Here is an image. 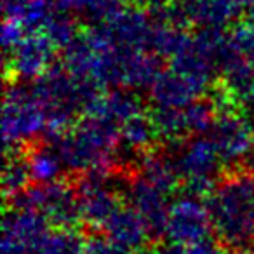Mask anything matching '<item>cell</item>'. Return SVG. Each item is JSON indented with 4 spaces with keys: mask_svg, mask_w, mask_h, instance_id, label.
I'll return each instance as SVG.
<instances>
[{
    "mask_svg": "<svg viewBox=\"0 0 254 254\" xmlns=\"http://www.w3.org/2000/svg\"><path fill=\"white\" fill-rule=\"evenodd\" d=\"M212 232L230 249L254 251V171L235 169L207 197Z\"/></svg>",
    "mask_w": 254,
    "mask_h": 254,
    "instance_id": "6da1fadb",
    "label": "cell"
},
{
    "mask_svg": "<svg viewBox=\"0 0 254 254\" xmlns=\"http://www.w3.org/2000/svg\"><path fill=\"white\" fill-rule=\"evenodd\" d=\"M120 127L108 120L85 115L53 143L64 167L78 176L94 169H112L117 162Z\"/></svg>",
    "mask_w": 254,
    "mask_h": 254,
    "instance_id": "7a4b0ae2",
    "label": "cell"
},
{
    "mask_svg": "<svg viewBox=\"0 0 254 254\" xmlns=\"http://www.w3.org/2000/svg\"><path fill=\"white\" fill-rule=\"evenodd\" d=\"M47 132V117L32 87L12 80L7 84L2 108V139L5 150H25L26 145Z\"/></svg>",
    "mask_w": 254,
    "mask_h": 254,
    "instance_id": "3957f363",
    "label": "cell"
},
{
    "mask_svg": "<svg viewBox=\"0 0 254 254\" xmlns=\"http://www.w3.org/2000/svg\"><path fill=\"white\" fill-rule=\"evenodd\" d=\"M9 205L37 211L56 228H73L80 221L78 195L66 181L30 187L26 191L9 198Z\"/></svg>",
    "mask_w": 254,
    "mask_h": 254,
    "instance_id": "277c9868",
    "label": "cell"
},
{
    "mask_svg": "<svg viewBox=\"0 0 254 254\" xmlns=\"http://www.w3.org/2000/svg\"><path fill=\"white\" fill-rule=\"evenodd\" d=\"M112 169H94L77 178L75 191L78 195L80 219L94 230H103L120 209L119 195L112 185Z\"/></svg>",
    "mask_w": 254,
    "mask_h": 254,
    "instance_id": "5b68a950",
    "label": "cell"
},
{
    "mask_svg": "<svg viewBox=\"0 0 254 254\" xmlns=\"http://www.w3.org/2000/svg\"><path fill=\"white\" fill-rule=\"evenodd\" d=\"M211 232L212 223L207 204H202L200 198L185 195L171 204L166 226V237L171 240V244L178 246L200 244L205 242Z\"/></svg>",
    "mask_w": 254,
    "mask_h": 254,
    "instance_id": "8992f818",
    "label": "cell"
},
{
    "mask_svg": "<svg viewBox=\"0 0 254 254\" xmlns=\"http://www.w3.org/2000/svg\"><path fill=\"white\" fill-rule=\"evenodd\" d=\"M42 214L30 209L11 207L4 216L2 254H35L37 246L49 232Z\"/></svg>",
    "mask_w": 254,
    "mask_h": 254,
    "instance_id": "52a82bcc",
    "label": "cell"
},
{
    "mask_svg": "<svg viewBox=\"0 0 254 254\" xmlns=\"http://www.w3.org/2000/svg\"><path fill=\"white\" fill-rule=\"evenodd\" d=\"M209 139L214 143L221 162H242L254 146L253 126L247 117L237 112L221 113L216 117L214 126L209 131Z\"/></svg>",
    "mask_w": 254,
    "mask_h": 254,
    "instance_id": "ba28073f",
    "label": "cell"
},
{
    "mask_svg": "<svg viewBox=\"0 0 254 254\" xmlns=\"http://www.w3.org/2000/svg\"><path fill=\"white\" fill-rule=\"evenodd\" d=\"M54 56L56 47L44 33H28L11 58L5 60V71H11L19 82L39 80L54 66Z\"/></svg>",
    "mask_w": 254,
    "mask_h": 254,
    "instance_id": "9c48e42d",
    "label": "cell"
},
{
    "mask_svg": "<svg viewBox=\"0 0 254 254\" xmlns=\"http://www.w3.org/2000/svg\"><path fill=\"white\" fill-rule=\"evenodd\" d=\"M178 167L181 180H212L221 166V157L209 136H193L176 145V152L171 155Z\"/></svg>",
    "mask_w": 254,
    "mask_h": 254,
    "instance_id": "30bf717a",
    "label": "cell"
},
{
    "mask_svg": "<svg viewBox=\"0 0 254 254\" xmlns=\"http://www.w3.org/2000/svg\"><path fill=\"white\" fill-rule=\"evenodd\" d=\"M99 26L117 46L150 53V42H152L155 23L145 9H139L136 5L124 7L112 21Z\"/></svg>",
    "mask_w": 254,
    "mask_h": 254,
    "instance_id": "8fae6325",
    "label": "cell"
},
{
    "mask_svg": "<svg viewBox=\"0 0 254 254\" xmlns=\"http://www.w3.org/2000/svg\"><path fill=\"white\" fill-rule=\"evenodd\" d=\"M126 195L129 205L136 209L148 225L152 237L166 235L167 218H169L171 209V205H167V195L157 190L141 176H131L127 180Z\"/></svg>",
    "mask_w": 254,
    "mask_h": 254,
    "instance_id": "7c38bea8",
    "label": "cell"
},
{
    "mask_svg": "<svg viewBox=\"0 0 254 254\" xmlns=\"http://www.w3.org/2000/svg\"><path fill=\"white\" fill-rule=\"evenodd\" d=\"M218 64L223 73V85L237 105L254 112V56L244 58L228 46V39L219 54Z\"/></svg>",
    "mask_w": 254,
    "mask_h": 254,
    "instance_id": "4fadbf2b",
    "label": "cell"
},
{
    "mask_svg": "<svg viewBox=\"0 0 254 254\" xmlns=\"http://www.w3.org/2000/svg\"><path fill=\"white\" fill-rule=\"evenodd\" d=\"M216 68H219L218 60L197 42L195 35H190L187 44L171 58V70L193 82L202 91L214 78Z\"/></svg>",
    "mask_w": 254,
    "mask_h": 254,
    "instance_id": "5bb4252c",
    "label": "cell"
},
{
    "mask_svg": "<svg viewBox=\"0 0 254 254\" xmlns=\"http://www.w3.org/2000/svg\"><path fill=\"white\" fill-rule=\"evenodd\" d=\"M202 89L181 77L180 73L169 70L162 71L150 87V101L153 108H174L183 110L202 96Z\"/></svg>",
    "mask_w": 254,
    "mask_h": 254,
    "instance_id": "9a60e30c",
    "label": "cell"
},
{
    "mask_svg": "<svg viewBox=\"0 0 254 254\" xmlns=\"http://www.w3.org/2000/svg\"><path fill=\"white\" fill-rule=\"evenodd\" d=\"M103 232H105L106 239L131 251L141 249L152 237L145 219L131 205H127V207L120 205L119 211L105 225Z\"/></svg>",
    "mask_w": 254,
    "mask_h": 254,
    "instance_id": "2e32d148",
    "label": "cell"
},
{
    "mask_svg": "<svg viewBox=\"0 0 254 254\" xmlns=\"http://www.w3.org/2000/svg\"><path fill=\"white\" fill-rule=\"evenodd\" d=\"M242 0H193L188 4L191 23L198 28L226 30L244 12Z\"/></svg>",
    "mask_w": 254,
    "mask_h": 254,
    "instance_id": "e0dca14e",
    "label": "cell"
},
{
    "mask_svg": "<svg viewBox=\"0 0 254 254\" xmlns=\"http://www.w3.org/2000/svg\"><path fill=\"white\" fill-rule=\"evenodd\" d=\"M141 99L131 89H112L99 96L87 115L108 120L115 126H122L127 120L141 113Z\"/></svg>",
    "mask_w": 254,
    "mask_h": 254,
    "instance_id": "ac0fdd59",
    "label": "cell"
},
{
    "mask_svg": "<svg viewBox=\"0 0 254 254\" xmlns=\"http://www.w3.org/2000/svg\"><path fill=\"white\" fill-rule=\"evenodd\" d=\"M136 162H138L139 176L162 193L169 195L180 187L181 176L173 157L167 153H159L152 150V152L141 153Z\"/></svg>",
    "mask_w": 254,
    "mask_h": 254,
    "instance_id": "d6986e66",
    "label": "cell"
},
{
    "mask_svg": "<svg viewBox=\"0 0 254 254\" xmlns=\"http://www.w3.org/2000/svg\"><path fill=\"white\" fill-rule=\"evenodd\" d=\"M58 11L77 14L92 23V26L112 21L124 9L122 0H54Z\"/></svg>",
    "mask_w": 254,
    "mask_h": 254,
    "instance_id": "ffe728a7",
    "label": "cell"
},
{
    "mask_svg": "<svg viewBox=\"0 0 254 254\" xmlns=\"http://www.w3.org/2000/svg\"><path fill=\"white\" fill-rule=\"evenodd\" d=\"M32 181L37 185H49L60 181L63 169H66L58 150L53 145H35L26 152Z\"/></svg>",
    "mask_w": 254,
    "mask_h": 254,
    "instance_id": "44dd1931",
    "label": "cell"
},
{
    "mask_svg": "<svg viewBox=\"0 0 254 254\" xmlns=\"http://www.w3.org/2000/svg\"><path fill=\"white\" fill-rule=\"evenodd\" d=\"M157 138L159 134H157L152 119L143 113L132 117L131 120L120 126V141H124V148L136 155L152 152Z\"/></svg>",
    "mask_w": 254,
    "mask_h": 254,
    "instance_id": "7402d4cb",
    "label": "cell"
},
{
    "mask_svg": "<svg viewBox=\"0 0 254 254\" xmlns=\"http://www.w3.org/2000/svg\"><path fill=\"white\" fill-rule=\"evenodd\" d=\"M155 131L159 134V139L173 145H180V143L187 141L190 136L187 126V119H185V110H174V108H153L150 113Z\"/></svg>",
    "mask_w": 254,
    "mask_h": 254,
    "instance_id": "603a6c76",
    "label": "cell"
},
{
    "mask_svg": "<svg viewBox=\"0 0 254 254\" xmlns=\"http://www.w3.org/2000/svg\"><path fill=\"white\" fill-rule=\"evenodd\" d=\"M32 181L28 160H26V150H11L7 152V162H5L4 173H2V188L7 198L28 190Z\"/></svg>",
    "mask_w": 254,
    "mask_h": 254,
    "instance_id": "cb8c5ba5",
    "label": "cell"
},
{
    "mask_svg": "<svg viewBox=\"0 0 254 254\" xmlns=\"http://www.w3.org/2000/svg\"><path fill=\"white\" fill-rule=\"evenodd\" d=\"M84 237L73 228H56L47 232L35 254H85Z\"/></svg>",
    "mask_w": 254,
    "mask_h": 254,
    "instance_id": "d4e9b609",
    "label": "cell"
},
{
    "mask_svg": "<svg viewBox=\"0 0 254 254\" xmlns=\"http://www.w3.org/2000/svg\"><path fill=\"white\" fill-rule=\"evenodd\" d=\"M96 53L89 42L87 35L80 33L73 42L63 49V66L77 78L91 77L92 64H94Z\"/></svg>",
    "mask_w": 254,
    "mask_h": 254,
    "instance_id": "484cf974",
    "label": "cell"
},
{
    "mask_svg": "<svg viewBox=\"0 0 254 254\" xmlns=\"http://www.w3.org/2000/svg\"><path fill=\"white\" fill-rule=\"evenodd\" d=\"M44 35L53 42V46L56 49L63 51L64 47H68L80 33H78V25L71 14H66L63 11H58L51 16V19L47 21V25L44 26Z\"/></svg>",
    "mask_w": 254,
    "mask_h": 254,
    "instance_id": "4316f807",
    "label": "cell"
},
{
    "mask_svg": "<svg viewBox=\"0 0 254 254\" xmlns=\"http://www.w3.org/2000/svg\"><path fill=\"white\" fill-rule=\"evenodd\" d=\"M183 110L188 131H190L191 136H204L205 132H209L212 129V126H214L216 117H218L211 99L198 98L197 101H193Z\"/></svg>",
    "mask_w": 254,
    "mask_h": 254,
    "instance_id": "83f0119b",
    "label": "cell"
},
{
    "mask_svg": "<svg viewBox=\"0 0 254 254\" xmlns=\"http://www.w3.org/2000/svg\"><path fill=\"white\" fill-rule=\"evenodd\" d=\"M54 12L56 5H53V0H32L14 21H19L28 32L37 33L39 30H44Z\"/></svg>",
    "mask_w": 254,
    "mask_h": 254,
    "instance_id": "f1b7e54d",
    "label": "cell"
},
{
    "mask_svg": "<svg viewBox=\"0 0 254 254\" xmlns=\"http://www.w3.org/2000/svg\"><path fill=\"white\" fill-rule=\"evenodd\" d=\"M25 40V26L14 19H5L2 25V47H4L5 60L18 49L19 44Z\"/></svg>",
    "mask_w": 254,
    "mask_h": 254,
    "instance_id": "f546056e",
    "label": "cell"
},
{
    "mask_svg": "<svg viewBox=\"0 0 254 254\" xmlns=\"http://www.w3.org/2000/svg\"><path fill=\"white\" fill-rule=\"evenodd\" d=\"M85 254H134V251L126 249L106 237H94L85 246Z\"/></svg>",
    "mask_w": 254,
    "mask_h": 254,
    "instance_id": "4dcf8cb0",
    "label": "cell"
},
{
    "mask_svg": "<svg viewBox=\"0 0 254 254\" xmlns=\"http://www.w3.org/2000/svg\"><path fill=\"white\" fill-rule=\"evenodd\" d=\"M181 254H225L216 244L212 242H200L193 244V246H183L181 247Z\"/></svg>",
    "mask_w": 254,
    "mask_h": 254,
    "instance_id": "1f68e13d",
    "label": "cell"
},
{
    "mask_svg": "<svg viewBox=\"0 0 254 254\" xmlns=\"http://www.w3.org/2000/svg\"><path fill=\"white\" fill-rule=\"evenodd\" d=\"M32 0H2L4 5V14L5 19H18L21 11L30 4Z\"/></svg>",
    "mask_w": 254,
    "mask_h": 254,
    "instance_id": "d6a6232c",
    "label": "cell"
},
{
    "mask_svg": "<svg viewBox=\"0 0 254 254\" xmlns=\"http://www.w3.org/2000/svg\"><path fill=\"white\" fill-rule=\"evenodd\" d=\"M246 9H247V12H246V16H247L246 25L249 26V28L254 30V5H251V7H246Z\"/></svg>",
    "mask_w": 254,
    "mask_h": 254,
    "instance_id": "836d02e7",
    "label": "cell"
},
{
    "mask_svg": "<svg viewBox=\"0 0 254 254\" xmlns=\"http://www.w3.org/2000/svg\"><path fill=\"white\" fill-rule=\"evenodd\" d=\"M226 254H254V251L253 249H232Z\"/></svg>",
    "mask_w": 254,
    "mask_h": 254,
    "instance_id": "e575fe53",
    "label": "cell"
},
{
    "mask_svg": "<svg viewBox=\"0 0 254 254\" xmlns=\"http://www.w3.org/2000/svg\"><path fill=\"white\" fill-rule=\"evenodd\" d=\"M244 2V5H246V7H251V5H254V0H242Z\"/></svg>",
    "mask_w": 254,
    "mask_h": 254,
    "instance_id": "d590c367",
    "label": "cell"
},
{
    "mask_svg": "<svg viewBox=\"0 0 254 254\" xmlns=\"http://www.w3.org/2000/svg\"><path fill=\"white\" fill-rule=\"evenodd\" d=\"M176 2H183V4H190V2H193V0H176Z\"/></svg>",
    "mask_w": 254,
    "mask_h": 254,
    "instance_id": "8d00e7d4",
    "label": "cell"
}]
</instances>
